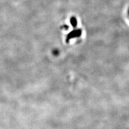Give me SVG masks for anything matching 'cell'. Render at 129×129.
Here are the masks:
<instances>
[{
  "instance_id": "cell-1",
  "label": "cell",
  "mask_w": 129,
  "mask_h": 129,
  "mask_svg": "<svg viewBox=\"0 0 129 129\" xmlns=\"http://www.w3.org/2000/svg\"><path fill=\"white\" fill-rule=\"evenodd\" d=\"M81 34V31L79 29L74 30L73 31L70 33L69 35L68 36L67 38V42H69V40L71 38H73L74 37H79Z\"/></svg>"
},
{
  "instance_id": "cell-2",
  "label": "cell",
  "mask_w": 129,
  "mask_h": 129,
  "mask_svg": "<svg viewBox=\"0 0 129 129\" xmlns=\"http://www.w3.org/2000/svg\"><path fill=\"white\" fill-rule=\"evenodd\" d=\"M71 23L72 25L74 26V27H76L77 25V21L76 20V19L75 18H71Z\"/></svg>"
}]
</instances>
